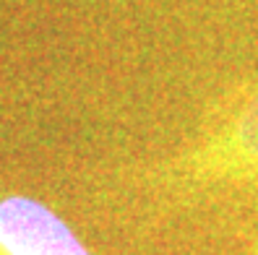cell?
I'll list each match as a JSON object with an SVG mask.
<instances>
[{
  "mask_svg": "<svg viewBox=\"0 0 258 255\" xmlns=\"http://www.w3.org/2000/svg\"><path fill=\"white\" fill-rule=\"evenodd\" d=\"M172 177L190 183H258V83L209 138L175 159Z\"/></svg>",
  "mask_w": 258,
  "mask_h": 255,
  "instance_id": "obj_1",
  "label": "cell"
},
{
  "mask_svg": "<svg viewBox=\"0 0 258 255\" xmlns=\"http://www.w3.org/2000/svg\"><path fill=\"white\" fill-rule=\"evenodd\" d=\"M0 252L92 255L55 211L26 196H8L0 201Z\"/></svg>",
  "mask_w": 258,
  "mask_h": 255,
  "instance_id": "obj_2",
  "label": "cell"
}]
</instances>
